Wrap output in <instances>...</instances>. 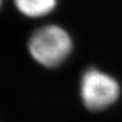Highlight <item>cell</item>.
<instances>
[{"label":"cell","instance_id":"7a4b0ae2","mask_svg":"<svg viewBox=\"0 0 122 122\" xmlns=\"http://www.w3.org/2000/svg\"><path fill=\"white\" fill-rule=\"evenodd\" d=\"M119 92L116 80L100 70L90 68L82 77L81 98L89 111L99 112L109 108L117 100Z\"/></svg>","mask_w":122,"mask_h":122},{"label":"cell","instance_id":"6da1fadb","mask_svg":"<svg viewBox=\"0 0 122 122\" xmlns=\"http://www.w3.org/2000/svg\"><path fill=\"white\" fill-rule=\"evenodd\" d=\"M29 51L37 62L49 68L62 65L72 50V41L66 31L57 25L44 26L32 35Z\"/></svg>","mask_w":122,"mask_h":122},{"label":"cell","instance_id":"3957f363","mask_svg":"<svg viewBox=\"0 0 122 122\" xmlns=\"http://www.w3.org/2000/svg\"><path fill=\"white\" fill-rule=\"evenodd\" d=\"M57 0H15L18 11L29 17H41L52 12Z\"/></svg>","mask_w":122,"mask_h":122}]
</instances>
